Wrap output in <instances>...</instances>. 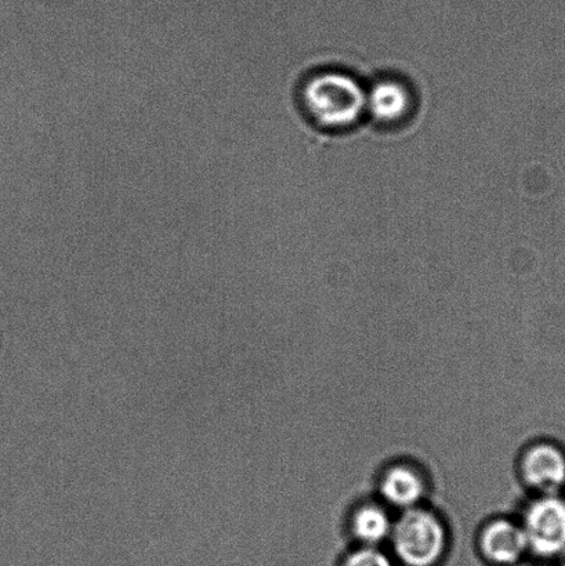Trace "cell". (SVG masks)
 Returning <instances> with one entry per match:
<instances>
[{
  "mask_svg": "<svg viewBox=\"0 0 565 566\" xmlns=\"http://www.w3.org/2000/svg\"><path fill=\"white\" fill-rule=\"evenodd\" d=\"M381 493L386 501L395 506L411 509L423 496V480L417 471L407 465H397L387 471L381 481Z\"/></svg>",
  "mask_w": 565,
  "mask_h": 566,
  "instance_id": "7",
  "label": "cell"
},
{
  "mask_svg": "<svg viewBox=\"0 0 565 566\" xmlns=\"http://www.w3.org/2000/svg\"><path fill=\"white\" fill-rule=\"evenodd\" d=\"M531 551L555 557L565 551V503L547 497L536 502L525 515L523 526Z\"/></svg>",
  "mask_w": 565,
  "mask_h": 566,
  "instance_id": "3",
  "label": "cell"
},
{
  "mask_svg": "<svg viewBox=\"0 0 565 566\" xmlns=\"http://www.w3.org/2000/svg\"><path fill=\"white\" fill-rule=\"evenodd\" d=\"M353 531L354 535L365 545L370 547L378 545V543L384 542L390 535L391 524L389 515H387L384 509L374 506V504L364 506L354 514Z\"/></svg>",
  "mask_w": 565,
  "mask_h": 566,
  "instance_id": "8",
  "label": "cell"
},
{
  "mask_svg": "<svg viewBox=\"0 0 565 566\" xmlns=\"http://www.w3.org/2000/svg\"><path fill=\"white\" fill-rule=\"evenodd\" d=\"M411 105V92L395 80L380 81L367 92V111L384 124H396L407 118Z\"/></svg>",
  "mask_w": 565,
  "mask_h": 566,
  "instance_id": "5",
  "label": "cell"
},
{
  "mask_svg": "<svg viewBox=\"0 0 565 566\" xmlns=\"http://www.w3.org/2000/svg\"><path fill=\"white\" fill-rule=\"evenodd\" d=\"M481 546L485 556L500 565L517 563L529 548L522 526L506 520L495 521L486 526L481 537Z\"/></svg>",
  "mask_w": 565,
  "mask_h": 566,
  "instance_id": "4",
  "label": "cell"
},
{
  "mask_svg": "<svg viewBox=\"0 0 565 566\" xmlns=\"http://www.w3.org/2000/svg\"><path fill=\"white\" fill-rule=\"evenodd\" d=\"M343 566H393V564L384 553L369 546L354 552Z\"/></svg>",
  "mask_w": 565,
  "mask_h": 566,
  "instance_id": "9",
  "label": "cell"
},
{
  "mask_svg": "<svg viewBox=\"0 0 565 566\" xmlns=\"http://www.w3.org/2000/svg\"><path fill=\"white\" fill-rule=\"evenodd\" d=\"M444 526L436 515L409 509L393 530V546L408 566H433L446 551Z\"/></svg>",
  "mask_w": 565,
  "mask_h": 566,
  "instance_id": "2",
  "label": "cell"
},
{
  "mask_svg": "<svg viewBox=\"0 0 565 566\" xmlns=\"http://www.w3.org/2000/svg\"><path fill=\"white\" fill-rule=\"evenodd\" d=\"M302 105L315 124L343 129L356 124L367 111V92L352 76L324 72L304 83Z\"/></svg>",
  "mask_w": 565,
  "mask_h": 566,
  "instance_id": "1",
  "label": "cell"
},
{
  "mask_svg": "<svg viewBox=\"0 0 565 566\" xmlns=\"http://www.w3.org/2000/svg\"><path fill=\"white\" fill-rule=\"evenodd\" d=\"M523 471L531 485L553 490L565 480V459L555 447L538 446L525 454Z\"/></svg>",
  "mask_w": 565,
  "mask_h": 566,
  "instance_id": "6",
  "label": "cell"
}]
</instances>
